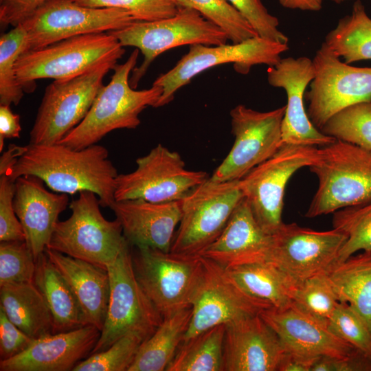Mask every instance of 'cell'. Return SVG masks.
I'll use <instances>...</instances> for the list:
<instances>
[{"label": "cell", "instance_id": "6da1fadb", "mask_svg": "<svg viewBox=\"0 0 371 371\" xmlns=\"http://www.w3.org/2000/svg\"><path fill=\"white\" fill-rule=\"evenodd\" d=\"M5 173L14 181L21 176H36L58 193L93 192L103 207H110L115 201L118 173L107 148L98 144L74 149L60 144L29 143Z\"/></svg>", "mask_w": 371, "mask_h": 371}, {"label": "cell", "instance_id": "7a4b0ae2", "mask_svg": "<svg viewBox=\"0 0 371 371\" xmlns=\"http://www.w3.org/2000/svg\"><path fill=\"white\" fill-rule=\"evenodd\" d=\"M138 55L136 48L123 64L115 65L110 82L100 88L85 117L58 144L82 149L97 144L113 131L135 129L140 124L139 115L148 106H155L162 89L153 85L136 90L130 85Z\"/></svg>", "mask_w": 371, "mask_h": 371}, {"label": "cell", "instance_id": "3957f363", "mask_svg": "<svg viewBox=\"0 0 371 371\" xmlns=\"http://www.w3.org/2000/svg\"><path fill=\"white\" fill-rule=\"evenodd\" d=\"M318 180L305 214L307 218L333 213L371 200V153L335 139L318 148L308 167Z\"/></svg>", "mask_w": 371, "mask_h": 371}, {"label": "cell", "instance_id": "277c9868", "mask_svg": "<svg viewBox=\"0 0 371 371\" xmlns=\"http://www.w3.org/2000/svg\"><path fill=\"white\" fill-rule=\"evenodd\" d=\"M124 53L108 32L78 35L21 54L15 65L16 78L24 91L32 92L38 79L73 78L102 63L117 62Z\"/></svg>", "mask_w": 371, "mask_h": 371}, {"label": "cell", "instance_id": "5b68a950", "mask_svg": "<svg viewBox=\"0 0 371 371\" xmlns=\"http://www.w3.org/2000/svg\"><path fill=\"white\" fill-rule=\"evenodd\" d=\"M100 206L93 192H79L69 205L71 216L56 223L46 248L106 269L130 244L120 221L106 220Z\"/></svg>", "mask_w": 371, "mask_h": 371}, {"label": "cell", "instance_id": "8992f818", "mask_svg": "<svg viewBox=\"0 0 371 371\" xmlns=\"http://www.w3.org/2000/svg\"><path fill=\"white\" fill-rule=\"evenodd\" d=\"M122 47H135L142 52L144 60L135 67L130 77V85L136 89L153 61L161 54L185 45H219L227 43L226 33L203 17L196 10L179 7L170 17L135 21L120 30L108 32Z\"/></svg>", "mask_w": 371, "mask_h": 371}, {"label": "cell", "instance_id": "52a82bcc", "mask_svg": "<svg viewBox=\"0 0 371 371\" xmlns=\"http://www.w3.org/2000/svg\"><path fill=\"white\" fill-rule=\"evenodd\" d=\"M238 181L209 177L181 200V218L170 251L201 256L218 238L243 198Z\"/></svg>", "mask_w": 371, "mask_h": 371}, {"label": "cell", "instance_id": "ba28073f", "mask_svg": "<svg viewBox=\"0 0 371 371\" xmlns=\"http://www.w3.org/2000/svg\"><path fill=\"white\" fill-rule=\"evenodd\" d=\"M289 49L287 43L273 41L259 36L238 43L219 45L196 44L169 71L159 75L153 85L160 87L162 94L155 108L170 103L178 89L192 79L217 65L232 63L236 72L247 74L256 65H276L280 55Z\"/></svg>", "mask_w": 371, "mask_h": 371}, {"label": "cell", "instance_id": "9c48e42d", "mask_svg": "<svg viewBox=\"0 0 371 371\" xmlns=\"http://www.w3.org/2000/svg\"><path fill=\"white\" fill-rule=\"evenodd\" d=\"M135 276L162 317L191 306L203 271V258L136 247Z\"/></svg>", "mask_w": 371, "mask_h": 371}, {"label": "cell", "instance_id": "30bf717a", "mask_svg": "<svg viewBox=\"0 0 371 371\" xmlns=\"http://www.w3.org/2000/svg\"><path fill=\"white\" fill-rule=\"evenodd\" d=\"M116 63L106 62L77 77L50 83L30 131V144H58L77 126L89 112L105 75Z\"/></svg>", "mask_w": 371, "mask_h": 371}, {"label": "cell", "instance_id": "8fae6325", "mask_svg": "<svg viewBox=\"0 0 371 371\" xmlns=\"http://www.w3.org/2000/svg\"><path fill=\"white\" fill-rule=\"evenodd\" d=\"M130 246L107 266L108 310L100 338L91 354L106 350L130 332H138L148 338L163 320L135 276Z\"/></svg>", "mask_w": 371, "mask_h": 371}, {"label": "cell", "instance_id": "7c38bea8", "mask_svg": "<svg viewBox=\"0 0 371 371\" xmlns=\"http://www.w3.org/2000/svg\"><path fill=\"white\" fill-rule=\"evenodd\" d=\"M317 155L315 146L282 144L272 157L239 179L243 197L265 233L272 235L283 224V199L288 181L300 168L309 167Z\"/></svg>", "mask_w": 371, "mask_h": 371}, {"label": "cell", "instance_id": "4fadbf2b", "mask_svg": "<svg viewBox=\"0 0 371 371\" xmlns=\"http://www.w3.org/2000/svg\"><path fill=\"white\" fill-rule=\"evenodd\" d=\"M135 21L129 12L120 8L87 7L74 0H49L21 23L26 32L22 53L78 35L120 30Z\"/></svg>", "mask_w": 371, "mask_h": 371}, {"label": "cell", "instance_id": "5bb4252c", "mask_svg": "<svg viewBox=\"0 0 371 371\" xmlns=\"http://www.w3.org/2000/svg\"><path fill=\"white\" fill-rule=\"evenodd\" d=\"M136 169L116 178L115 201L142 199L161 203L180 201L209 177L186 168L181 155L158 144L136 159Z\"/></svg>", "mask_w": 371, "mask_h": 371}, {"label": "cell", "instance_id": "9a60e30c", "mask_svg": "<svg viewBox=\"0 0 371 371\" xmlns=\"http://www.w3.org/2000/svg\"><path fill=\"white\" fill-rule=\"evenodd\" d=\"M312 60L315 76L306 98L308 117L317 128L345 108L371 101V67L341 62L324 42Z\"/></svg>", "mask_w": 371, "mask_h": 371}, {"label": "cell", "instance_id": "2e32d148", "mask_svg": "<svg viewBox=\"0 0 371 371\" xmlns=\"http://www.w3.org/2000/svg\"><path fill=\"white\" fill-rule=\"evenodd\" d=\"M286 106L260 112L238 104L230 111L234 144L210 179L239 180L272 157L282 145V122Z\"/></svg>", "mask_w": 371, "mask_h": 371}, {"label": "cell", "instance_id": "e0dca14e", "mask_svg": "<svg viewBox=\"0 0 371 371\" xmlns=\"http://www.w3.org/2000/svg\"><path fill=\"white\" fill-rule=\"evenodd\" d=\"M346 240V235L335 228L316 231L283 223L272 234L271 246L262 262L273 265L298 283L326 272L336 262Z\"/></svg>", "mask_w": 371, "mask_h": 371}, {"label": "cell", "instance_id": "ac0fdd59", "mask_svg": "<svg viewBox=\"0 0 371 371\" xmlns=\"http://www.w3.org/2000/svg\"><path fill=\"white\" fill-rule=\"evenodd\" d=\"M203 265L191 304L190 322L182 341L214 326L244 319L269 308L246 294L222 266L205 258Z\"/></svg>", "mask_w": 371, "mask_h": 371}, {"label": "cell", "instance_id": "d6986e66", "mask_svg": "<svg viewBox=\"0 0 371 371\" xmlns=\"http://www.w3.org/2000/svg\"><path fill=\"white\" fill-rule=\"evenodd\" d=\"M314 76L313 60L305 56L281 58L267 69L269 84L283 89L287 95L282 122V144L322 147L335 140L312 123L305 109V90Z\"/></svg>", "mask_w": 371, "mask_h": 371}, {"label": "cell", "instance_id": "ffe728a7", "mask_svg": "<svg viewBox=\"0 0 371 371\" xmlns=\"http://www.w3.org/2000/svg\"><path fill=\"white\" fill-rule=\"evenodd\" d=\"M287 349L260 314L225 325L223 371H278Z\"/></svg>", "mask_w": 371, "mask_h": 371}, {"label": "cell", "instance_id": "44dd1931", "mask_svg": "<svg viewBox=\"0 0 371 371\" xmlns=\"http://www.w3.org/2000/svg\"><path fill=\"white\" fill-rule=\"evenodd\" d=\"M101 331L91 325L35 339L21 353L0 361V371H70L91 355Z\"/></svg>", "mask_w": 371, "mask_h": 371}, {"label": "cell", "instance_id": "7402d4cb", "mask_svg": "<svg viewBox=\"0 0 371 371\" xmlns=\"http://www.w3.org/2000/svg\"><path fill=\"white\" fill-rule=\"evenodd\" d=\"M14 183V211L36 260L47 247L59 215L69 205V196L47 190L43 181L34 175L21 176Z\"/></svg>", "mask_w": 371, "mask_h": 371}, {"label": "cell", "instance_id": "603a6c76", "mask_svg": "<svg viewBox=\"0 0 371 371\" xmlns=\"http://www.w3.org/2000/svg\"><path fill=\"white\" fill-rule=\"evenodd\" d=\"M128 243L170 251L180 223V201L155 203L142 199L115 201L110 206Z\"/></svg>", "mask_w": 371, "mask_h": 371}, {"label": "cell", "instance_id": "cb8c5ba5", "mask_svg": "<svg viewBox=\"0 0 371 371\" xmlns=\"http://www.w3.org/2000/svg\"><path fill=\"white\" fill-rule=\"evenodd\" d=\"M260 315L277 333L287 350L337 358L348 357L358 350L327 326L292 306L284 309H264Z\"/></svg>", "mask_w": 371, "mask_h": 371}, {"label": "cell", "instance_id": "d4e9b609", "mask_svg": "<svg viewBox=\"0 0 371 371\" xmlns=\"http://www.w3.org/2000/svg\"><path fill=\"white\" fill-rule=\"evenodd\" d=\"M271 241L272 235L265 233L259 226L243 197L221 234L201 256L225 269L243 263L262 262Z\"/></svg>", "mask_w": 371, "mask_h": 371}, {"label": "cell", "instance_id": "484cf974", "mask_svg": "<svg viewBox=\"0 0 371 371\" xmlns=\"http://www.w3.org/2000/svg\"><path fill=\"white\" fill-rule=\"evenodd\" d=\"M45 252L71 289L85 325L93 326L102 331L110 293L107 269L48 248Z\"/></svg>", "mask_w": 371, "mask_h": 371}, {"label": "cell", "instance_id": "4316f807", "mask_svg": "<svg viewBox=\"0 0 371 371\" xmlns=\"http://www.w3.org/2000/svg\"><path fill=\"white\" fill-rule=\"evenodd\" d=\"M225 269L246 294L269 308L284 309L292 305L291 294L297 282L273 265L253 262Z\"/></svg>", "mask_w": 371, "mask_h": 371}, {"label": "cell", "instance_id": "83f0119b", "mask_svg": "<svg viewBox=\"0 0 371 371\" xmlns=\"http://www.w3.org/2000/svg\"><path fill=\"white\" fill-rule=\"evenodd\" d=\"M326 273L339 302L349 304L371 333V250L335 262Z\"/></svg>", "mask_w": 371, "mask_h": 371}, {"label": "cell", "instance_id": "f1b7e54d", "mask_svg": "<svg viewBox=\"0 0 371 371\" xmlns=\"http://www.w3.org/2000/svg\"><path fill=\"white\" fill-rule=\"evenodd\" d=\"M0 308L14 325L34 339L54 333L51 312L34 283L0 286Z\"/></svg>", "mask_w": 371, "mask_h": 371}, {"label": "cell", "instance_id": "f546056e", "mask_svg": "<svg viewBox=\"0 0 371 371\" xmlns=\"http://www.w3.org/2000/svg\"><path fill=\"white\" fill-rule=\"evenodd\" d=\"M36 264L34 284L43 295L51 312L54 333L87 326L71 289L45 251L36 260Z\"/></svg>", "mask_w": 371, "mask_h": 371}, {"label": "cell", "instance_id": "4dcf8cb0", "mask_svg": "<svg viewBox=\"0 0 371 371\" xmlns=\"http://www.w3.org/2000/svg\"><path fill=\"white\" fill-rule=\"evenodd\" d=\"M192 306L163 317L155 331L141 345L128 371H164L173 359L188 328Z\"/></svg>", "mask_w": 371, "mask_h": 371}, {"label": "cell", "instance_id": "1f68e13d", "mask_svg": "<svg viewBox=\"0 0 371 371\" xmlns=\"http://www.w3.org/2000/svg\"><path fill=\"white\" fill-rule=\"evenodd\" d=\"M324 42L347 64L371 60V18L360 1L354 3L350 14L339 20Z\"/></svg>", "mask_w": 371, "mask_h": 371}, {"label": "cell", "instance_id": "d6a6232c", "mask_svg": "<svg viewBox=\"0 0 371 371\" xmlns=\"http://www.w3.org/2000/svg\"><path fill=\"white\" fill-rule=\"evenodd\" d=\"M225 324L181 342L167 371H223Z\"/></svg>", "mask_w": 371, "mask_h": 371}, {"label": "cell", "instance_id": "836d02e7", "mask_svg": "<svg viewBox=\"0 0 371 371\" xmlns=\"http://www.w3.org/2000/svg\"><path fill=\"white\" fill-rule=\"evenodd\" d=\"M292 306L327 326L339 302L326 272L296 284L291 294Z\"/></svg>", "mask_w": 371, "mask_h": 371}, {"label": "cell", "instance_id": "e575fe53", "mask_svg": "<svg viewBox=\"0 0 371 371\" xmlns=\"http://www.w3.org/2000/svg\"><path fill=\"white\" fill-rule=\"evenodd\" d=\"M333 228L343 232L346 240L335 262L361 251L371 250V200L333 212Z\"/></svg>", "mask_w": 371, "mask_h": 371}, {"label": "cell", "instance_id": "d590c367", "mask_svg": "<svg viewBox=\"0 0 371 371\" xmlns=\"http://www.w3.org/2000/svg\"><path fill=\"white\" fill-rule=\"evenodd\" d=\"M320 131L371 153V101L357 103L340 111Z\"/></svg>", "mask_w": 371, "mask_h": 371}, {"label": "cell", "instance_id": "8d00e7d4", "mask_svg": "<svg viewBox=\"0 0 371 371\" xmlns=\"http://www.w3.org/2000/svg\"><path fill=\"white\" fill-rule=\"evenodd\" d=\"M179 7L192 8L223 30L232 43L258 36L227 0H176Z\"/></svg>", "mask_w": 371, "mask_h": 371}, {"label": "cell", "instance_id": "74e56055", "mask_svg": "<svg viewBox=\"0 0 371 371\" xmlns=\"http://www.w3.org/2000/svg\"><path fill=\"white\" fill-rule=\"evenodd\" d=\"M25 40L26 32L21 24L0 37V104L18 105L23 96L15 65L23 52Z\"/></svg>", "mask_w": 371, "mask_h": 371}, {"label": "cell", "instance_id": "f35d334b", "mask_svg": "<svg viewBox=\"0 0 371 371\" xmlns=\"http://www.w3.org/2000/svg\"><path fill=\"white\" fill-rule=\"evenodd\" d=\"M146 339L140 333H128L106 350L91 354L73 371H128L142 344Z\"/></svg>", "mask_w": 371, "mask_h": 371}, {"label": "cell", "instance_id": "ab89813d", "mask_svg": "<svg viewBox=\"0 0 371 371\" xmlns=\"http://www.w3.org/2000/svg\"><path fill=\"white\" fill-rule=\"evenodd\" d=\"M36 260L25 241L0 243V286L34 283Z\"/></svg>", "mask_w": 371, "mask_h": 371}, {"label": "cell", "instance_id": "60d3db41", "mask_svg": "<svg viewBox=\"0 0 371 371\" xmlns=\"http://www.w3.org/2000/svg\"><path fill=\"white\" fill-rule=\"evenodd\" d=\"M327 327L339 339L371 358V333L349 304L338 302Z\"/></svg>", "mask_w": 371, "mask_h": 371}, {"label": "cell", "instance_id": "b9f144b4", "mask_svg": "<svg viewBox=\"0 0 371 371\" xmlns=\"http://www.w3.org/2000/svg\"><path fill=\"white\" fill-rule=\"evenodd\" d=\"M91 8H114L129 12L137 21H152L175 15L179 6L176 0H74Z\"/></svg>", "mask_w": 371, "mask_h": 371}, {"label": "cell", "instance_id": "7bdbcfd3", "mask_svg": "<svg viewBox=\"0 0 371 371\" xmlns=\"http://www.w3.org/2000/svg\"><path fill=\"white\" fill-rule=\"evenodd\" d=\"M262 38L287 43L288 37L278 29L279 21L271 14L261 0H227Z\"/></svg>", "mask_w": 371, "mask_h": 371}, {"label": "cell", "instance_id": "ee69618b", "mask_svg": "<svg viewBox=\"0 0 371 371\" xmlns=\"http://www.w3.org/2000/svg\"><path fill=\"white\" fill-rule=\"evenodd\" d=\"M15 183L9 176L0 175V242L25 241L22 225L14 208Z\"/></svg>", "mask_w": 371, "mask_h": 371}, {"label": "cell", "instance_id": "f6af8a7d", "mask_svg": "<svg viewBox=\"0 0 371 371\" xmlns=\"http://www.w3.org/2000/svg\"><path fill=\"white\" fill-rule=\"evenodd\" d=\"M34 340L14 325L0 308V361L21 353Z\"/></svg>", "mask_w": 371, "mask_h": 371}, {"label": "cell", "instance_id": "bcb514c9", "mask_svg": "<svg viewBox=\"0 0 371 371\" xmlns=\"http://www.w3.org/2000/svg\"><path fill=\"white\" fill-rule=\"evenodd\" d=\"M49 0H0L1 26L21 24Z\"/></svg>", "mask_w": 371, "mask_h": 371}, {"label": "cell", "instance_id": "7dc6e473", "mask_svg": "<svg viewBox=\"0 0 371 371\" xmlns=\"http://www.w3.org/2000/svg\"><path fill=\"white\" fill-rule=\"evenodd\" d=\"M311 371H371V358L359 350L344 358L321 356Z\"/></svg>", "mask_w": 371, "mask_h": 371}, {"label": "cell", "instance_id": "c3c4849f", "mask_svg": "<svg viewBox=\"0 0 371 371\" xmlns=\"http://www.w3.org/2000/svg\"><path fill=\"white\" fill-rule=\"evenodd\" d=\"M21 131L20 115L14 113L10 105L0 104V151L5 139L19 138Z\"/></svg>", "mask_w": 371, "mask_h": 371}, {"label": "cell", "instance_id": "681fc988", "mask_svg": "<svg viewBox=\"0 0 371 371\" xmlns=\"http://www.w3.org/2000/svg\"><path fill=\"white\" fill-rule=\"evenodd\" d=\"M319 357L287 350L280 363L278 371H311L314 363Z\"/></svg>", "mask_w": 371, "mask_h": 371}, {"label": "cell", "instance_id": "f907efd6", "mask_svg": "<svg viewBox=\"0 0 371 371\" xmlns=\"http://www.w3.org/2000/svg\"><path fill=\"white\" fill-rule=\"evenodd\" d=\"M25 150L24 146L10 144L7 151L4 152L0 159V175L6 172L15 164L19 157Z\"/></svg>", "mask_w": 371, "mask_h": 371}, {"label": "cell", "instance_id": "816d5d0a", "mask_svg": "<svg viewBox=\"0 0 371 371\" xmlns=\"http://www.w3.org/2000/svg\"><path fill=\"white\" fill-rule=\"evenodd\" d=\"M323 0H278L280 4L288 9L306 11H319Z\"/></svg>", "mask_w": 371, "mask_h": 371}, {"label": "cell", "instance_id": "f5cc1de1", "mask_svg": "<svg viewBox=\"0 0 371 371\" xmlns=\"http://www.w3.org/2000/svg\"><path fill=\"white\" fill-rule=\"evenodd\" d=\"M331 1L336 3H341L344 1H349V0H331Z\"/></svg>", "mask_w": 371, "mask_h": 371}]
</instances>
